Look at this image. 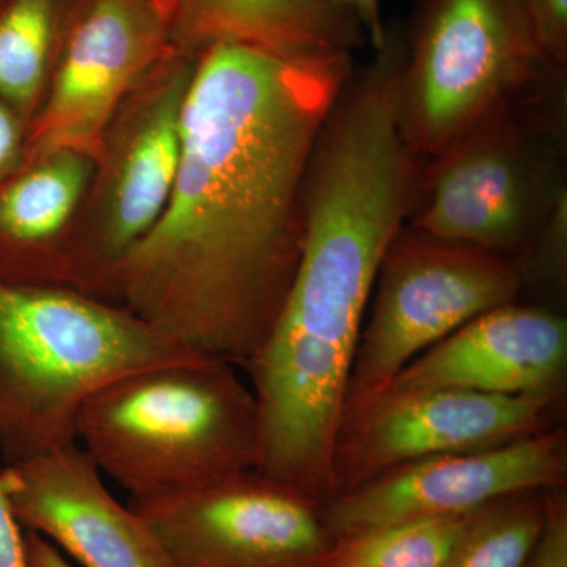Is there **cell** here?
<instances>
[{
	"label": "cell",
	"instance_id": "obj_27",
	"mask_svg": "<svg viewBox=\"0 0 567 567\" xmlns=\"http://www.w3.org/2000/svg\"><path fill=\"white\" fill-rule=\"evenodd\" d=\"M156 7H158L159 11L167 18L169 21L171 9H173V0H152Z\"/></svg>",
	"mask_w": 567,
	"mask_h": 567
},
{
	"label": "cell",
	"instance_id": "obj_8",
	"mask_svg": "<svg viewBox=\"0 0 567 567\" xmlns=\"http://www.w3.org/2000/svg\"><path fill=\"white\" fill-rule=\"evenodd\" d=\"M524 284L518 260L439 240L405 224L377 275L344 410L382 393L410 361L470 320L516 301Z\"/></svg>",
	"mask_w": 567,
	"mask_h": 567
},
{
	"label": "cell",
	"instance_id": "obj_25",
	"mask_svg": "<svg viewBox=\"0 0 567 567\" xmlns=\"http://www.w3.org/2000/svg\"><path fill=\"white\" fill-rule=\"evenodd\" d=\"M334 2L357 18L361 28L364 29L365 35L371 39L374 50L383 43L386 24L380 13V0H334Z\"/></svg>",
	"mask_w": 567,
	"mask_h": 567
},
{
	"label": "cell",
	"instance_id": "obj_5",
	"mask_svg": "<svg viewBox=\"0 0 567 567\" xmlns=\"http://www.w3.org/2000/svg\"><path fill=\"white\" fill-rule=\"evenodd\" d=\"M566 85L499 104L425 159L410 227L518 260L567 193Z\"/></svg>",
	"mask_w": 567,
	"mask_h": 567
},
{
	"label": "cell",
	"instance_id": "obj_3",
	"mask_svg": "<svg viewBox=\"0 0 567 567\" xmlns=\"http://www.w3.org/2000/svg\"><path fill=\"white\" fill-rule=\"evenodd\" d=\"M197 354L122 305L0 281V454L14 464L73 445L78 413L104 383Z\"/></svg>",
	"mask_w": 567,
	"mask_h": 567
},
{
	"label": "cell",
	"instance_id": "obj_16",
	"mask_svg": "<svg viewBox=\"0 0 567 567\" xmlns=\"http://www.w3.org/2000/svg\"><path fill=\"white\" fill-rule=\"evenodd\" d=\"M171 33L178 50L238 43L281 55L361 50L365 32L334 0H173Z\"/></svg>",
	"mask_w": 567,
	"mask_h": 567
},
{
	"label": "cell",
	"instance_id": "obj_15",
	"mask_svg": "<svg viewBox=\"0 0 567 567\" xmlns=\"http://www.w3.org/2000/svg\"><path fill=\"white\" fill-rule=\"evenodd\" d=\"M92 171V155L59 148L0 183V281L70 289L71 235Z\"/></svg>",
	"mask_w": 567,
	"mask_h": 567
},
{
	"label": "cell",
	"instance_id": "obj_19",
	"mask_svg": "<svg viewBox=\"0 0 567 567\" xmlns=\"http://www.w3.org/2000/svg\"><path fill=\"white\" fill-rule=\"evenodd\" d=\"M465 516L401 522L334 537L317 567H445Z\"/></svg>",
	"mask_w": 567,
	"mask_h": 567
},
{
	"label": "cell",
	"instance_id": "obj_23",
	"mask_svg": "<svg viewBox=\"0 0 567 567\" xmlns=\"http://www.w3.org/2000/svg\"><path fill=\"white\" fill-rule=\"evenodd\" d=\"M25 132L21 118L0 102V183L24 162Z\"/></svg>",
	"mask_w": 567,
	"mask_h": 567
},
{
	"label": "cell",
	"instance_id": "obj_14",
	"mask_svg": "<svg viewBox=\"0 0 567 567\" xmlns=\"http://www.w3.org/2000/svg\"><path fill=\"white\" fill-rule=\"evenodd\" d=\"M566 369V317L513 301L483 312L436 342L383 391L453 388L495 395L565 393Z\"/></svg>",
	"mask_w": 567,
	"mask_h": 567
},
{
	"label": "cell",
	"instance_id": "obj_10",
	"mask_svg": "<svg viewBox=\"0 0 567 567\" xmlns=\"http://www.w3.org/2000/svg\"><path fill=\"white\" fill-rule=\"evenodd\" d=\"M561 394L495 395L453 388L383 391L342 413L331 464L333 498L395 466L547 431L557 425Z\"/></svg>",
	"mask_w": 567,
	"mask_h": 567
},
{
	"label": "cell",
	"instance_id": "obj_11",
	"mask_svg": "<svg viewBox=\"0 0 567 567\" xmlns=\"http://www.w3.org/2000/svg\"><path fill=\"white\" fill-rule=\"evenodd\" d=\"M175 48L169 21L152 0H78L25 132L24 162L59 148L95 156L123 100Z\"/></svg>",
	"mask_w": 567,
	"mask_h": 567
},
{
	"label": "cell",
	"instance_id": "obj_22",
	"mask_svg": "<svg viewBox=\"0 0 567 567\" xmlns=\"http://www.w3.org/2000/svg\"><path fill=\"white\" fill-rule=\"evenodd\" d=\"M529 567H567L566 486L546 491V517Z\"/></svg>",
	"mask_w": 567,
	"mask_h": 567
},
{
	"label": "cell",
	"instance_id": "obj_1",
	"mask_svg": "<svg viewBox=\"0 0 567 567\" xmlns=\"http://www.w3.org/2000/svg\"><path fill=\"white\" fill-rule=\"evenodd\" d=\"M353 70L350 52L204 48L173 194L122 265L117 305L186 349L246 365L297 274L309 163Z\"/></svg>",
	"mask_w": 567,
	"mask_h": 567
},
{
	"label": "cell",
	"instance_id": "obj_20",
	"mask_svg": "<svg viewBox=\"0 0 567 567\" xmlns=\"http://www.w3.org/2000/svg\"><path fill=\"white\" fill-rule=\"evenodd\" d=\"M525 282L539 278L557 289H566L567 279V193L561 194L550 215L533 238L520 259Z\"/></svg>",
	"mask_w": 567,
	"mask_h": 567
},
{
	"label": "cell",
	"instance_id": "obj_18",
	"mask_svg": "<svg viewBox=\"0 0 567 567\" xmlns=\"http://www.w3.org/2000/svg\"><path fill=\"white\" fill-rule=\"evenodd\" d=\"M546 491L516 492L466 514L445 567H529L546 517Z\"/></svg>",
	"mask_w": 567,
	"mask_h": 567
},
{
	"label": "cell",
	"instance_id": "obj_26",
	"mask_svg": "<svg viewBox=\"0 0 567 567\" xmlns=\"http://www.w3.org/2000/svg\"><path fill=\"white\" fill-rule=\"evenodd\" d=\"M24 539L29 567H73L65 555L43 536L25 529Z\"/></svg>",
	"mask_w": 567,
	"mask_h": 567
},
{
	"label": "cell",
	"instance_id": "obj_4",
	"mask_svg": "<svg viewBox=\"0 0 567 567\" xmlns=\"http://www.w3.org/2000/svg\"><path fill=\"white\" fill-rule=\"evenodd\" d=\"M234 365L203 353L115 377L81 406L76 443L132 498L257 468L256 398Z\"/></svg>",
	"mask_w": 567,
	"mask_h": 567
},
{
	"label": "cell",
	"instance_id": "obj_17",
	"mask_svg": "<svg viewBox=\"0 0 567 567\" xmlns=\"http://www.w3.org/2000/svg\"><path fill=\"white\" fill-rule=\"evenodd\" d=\"M78 0H7L0 9V102L31 125Z\"/></svg>",
	"mask_w": 567,
	"mask_h": 567
},
{
	"label": "cell",
	"instance_id": "obj_7",
	"mask_svg": "<svg viewBox=\"0 0 567 567\" xmlns=\"http://www.w3.org/2000/svg\"><path fill=\"white\" fill-rule=\"evenodd\" d=\"M197 55L175 48L107 123L71 235L70 289L117 305L122 265L173 194Z\"/></svg>",
	"mask_w": 567,
	"mask_h": 567
},
{
	"label": "cell",
	"instance_id": "obj_12",
	"mask_svg": "<svg viewBox=\"0 0 567 567\" xmlns=\"http://www.w3.org/2000/svg\"><path fill=\"white\" fill-rule=\"evenodd\" d=\"M567 434L554 425L505 445L442 454L395 466L323 506L333 537L464 516L502 496L566 486Z\"/></svg>",
	"mask_w": 567,
	"mask_h": 567
},
{
	"label": "cell",
	"instance_id": "obj_21",
	"mask_svg": "<svg viewBox=\"0 0 567 567\" xmlns=\"http://www.w3.org/2000/svg\"><path fill=\"white\" fill-rule=\"evenodd\" d=\"M548 63L567 73V0H518Z\"/></svg>",
	"mask_w": 567,
	"mask_h": 567
},
{
	"label": "cell",
	"instance_id": "obj_24",
	"mask_svg": "<svg viewBox=\"0 0 567 567\" xmlns=\"http://www.w3.org/2000/svg\"><path fill=\"white\" fill-rule=\"evenodd\" d=\"M21 528L0 481V567H29Z\"/></svg>",
	"mask_w": 567,
	"mask_h": 567
},
{
	"label": "cell",
	"instance_id": "obj_9",
	"mask_svg": "<svg viewBox=\"0 0 567 567\" xmlns=\"http://www.w3.org/2000/svg\"><path fill=\"white\" fill-rule=\"evenodd\" d=\"M130 506L175 567H317L334 543L322 505L257 468Z\"/></svg>",
	"mask_w": 567,
	"mask_h": 567
},
{
	"label": "cell",
	"instance_id": "obj_6",
	"mask_svg": "<svg viewBox=\"0 0 567 567\" xmlns=\"http://www.w3.org/2000/svg\"><path fill=\"white\" fill-rule=\"evenodd\" d=\"M405 44L399 126L423 162L499 104L566 84L518 0H417Z\"/></svg>",
	"mask_w": 567,
	"mask_h": 567
},
{
	"label": "cell",
	"instance_id": "obj_2",
	"mask_svg": "<svg viewBox=\"0 0 567 567\" xmlns=\"http://www.w3.org/2000/svg\"><path fill=\"white\" fill-rule=\"evenodd\" d=\"M413 203L415 178L394 156L357 144L317 151L297 274L245 365L259 413L257 470L322 506L333 498L336 435L377 275Z\"/></svg>",
	"mask_w": 567,
	"mask_h": 567
},
{
	"label": "cell",
	"instance_id": "obj_13",
	"mask_svg": "<svg viewBox=\"0 0 567 567\" xmlns=\"http://www.w3.org/2000/svg\"><path fill=\"white\" fill-rule=\"evenodd\" d=\"M0 481L21 527L84 567H175L132 506L104 486L80 443L7 464Z\"/></svg>",
	"mask_w": 567,
	"mask_h": 567
},
{
	"label": "cell",
	"instance_id": "obj_28",
	"mask_svg": "<svg viewBox=\"0 0 567 567\" xmlns=\"http://www.w3.org/2000/svg\"><path fill=\"white\" fill-rule=\"evenodd\" d=\"M7 0H0V9H2L3 6H6Z\"/></svg>",
	"mask_w": 567,
	"mask_h": 567
}]
</instances>
